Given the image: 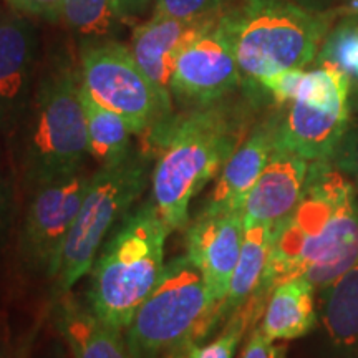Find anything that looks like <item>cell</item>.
I'll use <instances>...</instances> for the list:
<instances>
[{"instance_id": "6da1fadb", "label": "cell", "mask_w": 358, "mask_h": 358, "mask_svg": "<svg viewBox=\"0 0 358 358\" xmlns=\"http://www.w3.org/2000/svg\"><path fill=\"white\" fill-rule=\"evenodd\" d=\"M358 262V189L330 159L310 161L301 203L272 227V248L259 292L306 277L324 289ZM257 292V294H259Z\"/></svg>"}, {"instance_id": "7a4b0ae2", "label": "cell", "mask_w": 358, "mask_h": 358, "mask_svg": "<svg viewBox=\"0 0 358 358\" xmlns=\"http://www.w3.org/2000/svg\"><path fill=\"white\" fill-rule=\"evenodd\" d=\"M150 133L159 148L151 173V201L169 232L185 229L191 201L244 141L248 123L241 111L217 101L173 113Z\"/></svg>"}, {"instance_id": "3957f363", "label": "cell", "mask_w": 358, "mask_h": 358, "mask_svg": "<svg viewBox=\"0 0 358 358\" xmlns=\"http://www.w3.org/2000/svg\"><path fill=\"white\" fill-rule=\"evenodd\" d=\"M88 131L80 71L66 52L40 66L34 98L15 138V171L25 192L83 169Z\"/></svg>"}, {"instance_id": "277c9868", "label": "cell", "mask_w": 358, "mask_h": 358, "mask_svg": "<svg viewBox=\"0 0 358 358\" xmlns=\"http://www.w3.org/2000/svg\"><path fill=\"white\" fill-rule=\"evenodd\" d=\"M244 80L261 85L315 60L329 19L292 0H234L219 17Z\"/></svg>"}, {"instance_id": "5b68a950", "label": "cell", "mask_w": 358, "mask_h": 358, "mask_svg": "<svg viewBox=\"0 0 358 358\" xmlns=\"http://www.w3.org/2000/svg\"><path fill=\"white\" fill-rule=\"evenodd\" d=\"M168 226L153 201L127 214L92 267L90 308L106 324L127 330L164 271Z\"/></svg>"}, {"instance_id": "8992f818", "label": "cell", "mask_w": 358, "mask_h": 358, "mask_svg": "<svg viewBox=\"0 0 358 358\" xmlns=\"http://www.w3.org/2000/svg\"><path fill=\"white\" fill-rule=\"evenodd\" d=\"M219 324V303L185 254L164 266L124 337L131 358H163L174 348L201 343Z\"/></svg>"}, {"instance_id": "52a82bcc", "label": "cell", "mask_w": 358, "mask_h": 358, "mask_svg": "<svg viewBox=\"0 0 358 358\" xmlns=\"http://www.w3.org/2000/svg\"><path fill=\"white\" fill-rule=\"evenodd\" d=\"M150 156L131 151L127 158L100 166L90 178L83 203L62 254L55 292H69L77 282L92 272L101 244L115 224L145 192L150 181Z\"/></svg>"}, {"instance_id": "ba28073f", "label": "cell", "mask_w": 358, "mask_h": 358, "mask_svg": "<svg viewBox=\"0 0 358 358\" xmlns=\"http://www.w3.org/2000/svg\"><path fill=\"white\" fill-rule=\"evenodd\" d=\"M80 85L98 105L120 115L141 134L173 115V98L164 93L134 60L127 45L116 40L82 42Z\"/></svg>"}, {"instance_id": "9c48e42d", "label": "cell", "mask_w": 358, "mask_h": 358, "mask_svg": "<svg viewBox=\"0 0 358 358\" xmlns=\"http://www.w3.org/2000/svg\"><path fill=\"white\" fill-rule=\"evenodd\" d=\"M90 178L80 169L27 192L29 201L15 237L17 262L24 274L55 282Z\"/></svg>"}, {"instance_id": "30bf717a", "label": "cell", "mask_w": 358, "mask_h": 358, "mask_svg": "<svg viewBox=\"0 0 358 358\" xmlns=\"http://www.w3.org/2000/svg\"><path fill=\"white\" fill-rule=\"evenodd\" d=\"M40 37L32 17L0 7V136L15 143L40 73Z\"/></svg>"}, {"instance_id": "8fae6325", "label": "cell", "mask_w": 358, "mask_h": 358, "mask_svg": "<svg viewBox=\"0 0 358 358\" xmlns=\"http://www.w3.org/2000/svg\"><path fill=\"white\" fill-rule=\"evenodd\" d=\"M243 82L236 55L219 29L217 19L178 57L169 92L179 105L199 108L222 101Z\"/></svg>"}, {"instance_id": "7c38bea8", "label": "cell", "mask_w": 358, "mask_h": 358, "mask_svg": "<svg viewBox=\"0 0 358 358\" xmlns=\"http://www.w3.org/2000/svg\"><path fill=\"white\" fill-rule=\"evenodd\" d=\"M243 241V211H201L186 226V256L201 271L219 306L229 290Z\"/></svg>"}, {"instance_id": "4fadbf2b", "label": "cell", "mask_w": 358, "mask_h": 358, "mask_svg": "<svg viewBox=\"0 0 358 358\" xmlns=\"http://www.w3.org/2000/svg\"><path fill=\"white\" fill-rule=\"evenodd\" d=\"M350 100L329 105L290 101L277 115L275 146L303 156L308 161L330 159L350 127Z\"/></svg>"}, {"instance_id": "5bb4252c", "label": "cell", "mask_w": 358, "mask_h": 358, "mask_svg": "<svg viewBox=\"0 0 358 358\" xmlns=\"http://www.w3.org/2000/svg\"><path fill=\"white\" fill-rule=\"evenodd\" d=\"M310 161L275 146L266 168L243 206L244 227L254 224L275 227L301 203Z\"/></svg>"}, {"instance_id": "9a60e30c", "label": "cell", "mask_w": 358, "mask_h": 358, "mask_svg": "<svg viewBox=\"0 0 358 358\" xmlns=\"http://www.w3.org/2000/svg\"><path fill=\"white\" fill-rule=\"evenodd\" d=\"M217 19L219 17H213L199 22H186L171 17L153 15L150 20L134 27L129 50L148 77L164 93L171 95L169 85L178 57L192 40Z\"/></svg>"}, {"instance_id": "2e32d148", "label": "cell", "mask_w": 358, "mask_h": 358, "mask_svg": "<svg viewBox=\"0 0 358 358\" xmlns=\"http://www.w3.org/2000/svg\"><path fill=\"white\" fill-rule=\"evenodd\" d=\"M48 315L71 358H131L123 330L101 320L70 290L57 294Z\"/></svg>"}, {"instance_id": "e0dca14e", "label": "cell", "mask_w": 358, "mask_h": 358, "mask_svg": "<svg viewBox=\"0 0 358 358\" xmlns=\"http://www.w3.org/2000/svg\"><path fill=\"white\" fill-rule=\"evenodd\" d=\"M277 116L256 124L226 161L217 182L201 211H243L249 191L256 185L275 148Z\"/></svg>"}, {"instance_id": "ac0fdd59", "label": "cell", "mask_w": 358, "mask_h": 358, "mask_svg": "<svg viewBox=\"0 0 358 358\" xmlns=\"http://www.w3.org/2000/svg\"><path fill=\"white\" fill-rule=\"evenodd\" d=\"M320 324L332 358H358V262L320 289Z\"/></svg>"}, {"instance_id": "d6986e66", "label": "cell", "mask_w": 358, "mask_h": 358, "mask_svg": "<svg viewBox=\"0 0 358 358\" xmlns=\"http://www.w3.org/2000/svg\"><path fill=\"white\" fill-rule=\"evenodd\" d=\"M315 287L306 277L275 285L268 295L257 327L271 340H295L307 335L317 324Z\"/></svg>"}, {"instance_id": "ffe728a7", "label": "cell", "mask_w": 358, "mask_h": 358, "mask_svg": "<svg viewBox=\"0 0 358 358\" xmlns=\"http://www.w3.org/2000/svg\"><path fill=\"white\" fill-rule=\"evenodd\" d=\"M272 248V227L264 224L244 227L239 261L232 274L226 299L219 306V319L226 322L243 308L262 287Z\"/></svg>"}, {"instance_id": "44dd1931", "label": "cell", "mask_w": 358, "mask_h": 358, "mask_svg": "<svg viewBox=\"0 0 358 358\" xmlns=\"http://www.w3.org/2000/svg\"><path fill=\"white\" fill-rule=\"evenodd\" d=\"M80 98L87 120L88 153L100 166L118 163L131 153L133 129L120 115L98 105L80 85Z\"/></svg>"}, {"instance_id": "7402d4cb", "label": "cell", "mask_w": 358, "mask_h": 358, "mask_svg": "<svg viewBox=\"0 0 358 358\" xmlns=\"http://www.w3.org/2000/svg\"><path fill=\"white\" fill-rule=\"evenodd\" d=\"M60 22L83 42L115 40L129 19L120 10L116 0H65Z\"/></svg>"}, {"instance_id": "603a6c76", "label": "cell", "mask_w": 358, "mask_h": 358, "mask_svg": "<svg viewBox=\"0 0 358 358\" xmlns=\"http://www.w3.org/2000/svg\"><path fill=\"white\" fill-rule=\"evenodd\" d=\"M267 299L254 295L243 308L232 313L226 325L213 342L201 345L196 343L189 348L187 358H234L237 347L243 342L244 335L250 327H256L261 320Z\"/></svg>"}, {"instance_id": "cb8c5ba5", "label": "cell", "mask_w": 358, "mask_h": 358, "mask_svg": "<svg viewBox=\"0 0 358 358\" xmlns=\"http://www.w3.org/2000/svg\"><path fill=\"white\" fill-rule=\"evenodd\" d=\"M315 58L319 66H335L350 80L352 87L358 85V24L335 27L322 42Z\"/></svg>"}, {"instance_id": "d4e9b609", "label": "cell", "mask_w": 358, "mask_h": 358, "mask_svg": "<svg viewBox=\"0 0 358 358\" xmlns=\"http://www.w3.org/2000/svg\"><path fill=\"white\" fill-rule=\"evenodd\" d=\"M19 185L15 166L3 163L2 156H0V259L10 245L17 229Z\"/></svg>"}, {"instance_id": "484cf974", "label": "cell", "mask_w": 358, "mask_h": 358, "mask_svg": "<svg viewBox=\"0 0 358 358\" xmlns=\"http://www.w3.org/2000/svg\"><path fill=\"white\" fill-rule=\"evenodd\" d=\"M234 0H155L153 15L199 22L219 17Z\"/></svg>"}, {"instance_id": "4316f807", "label": "cell", "mask_w": 358, "mask_h": 358, "mask_svg": "<svg viewBox=\"0 0 358 358\" xmlns=\"http://www.w3.org/2000/svg\"><path fill=\"white\" fill-rule=\"evenodd\" d=\"M42 325L43 319L40 317L17 334H12L10 329L3 327L0 330V358H34Z\"/></svg>"}, {"instance_id": "83f0119b", "label": "cell", "mask_w": 358, "mask_h": 358, "mask_svg": "<svg viewBox=\"0 0 358 358\" xmlns=\"http://www.w3.org/2000/svg\"><path fill=\"white\" fill-rule=\"evenodd\" d=\"M330 161L358 189V124L347 128L345 134L330 156Z\"/></svg>"}, {"instance_id": "f1b7e54d", "label": "cell", "mask_w": 358, "mask_h": 358, "mask_svg": "<svg viewBox=\"0 0 358 358\" xmlns=\"http://www.w3.org/2000/svg\"><path fill=\"white\" fill-rule=\"evenodd\" d=\"M239 358H287V347L275 343L256 325L250 332L248 342L241 352Z\"/></svg>"}, {"instance_id": "f546056e", "label": "cell", "mask_w": 358, "mask_h": 358, "mask_svg": "<svg viewBox=\"0 0 358 358\" xmlns=\"http://www.w3.org/2000/svg\"><path fill=\"white\" fill-rule=\"evenodd\" d=\"M13 10L24 13L27 17L58 22L65 0H3Z\"/></svg>"}, {"instance_id": "4dcf8cb0", "label": "cell", "mask_w": 358, "mask_h": 358, "mask_svg": "<svg viewBox=\"0 0 358 358\" xmlns=\"http://www.w3.org/2000/svg\"><path fill=\"white\" fill-rule=\"evenodd\" d=\"M116 3H118L123 15L131 20L134 15H138V13L145 10L148 3H150V0H116Z\"/></svg>"}, {"instance_id": "1f68e13d", "label": "cell", "mask_w": 358, "mask_h": 358, "mask_svg": "<svg viewBox=\"0 0 358 358\" xmlns=\"http://www.w3.org/2000/svg\"><path fill=\"white\" fill-rule=\"evenodd\" d=\"M34 358H35V353H34ZM38 358H71V355L69 348H66V345L64 343V340L55 338L43 348L42 355Z\"/></svg>"}, {"instance_id": "d6a6232c", "label": "cell", "mask_w": 358, "mask_h": 358, "mask_svg": "<svg viewBox=\"0 0 358 358\" xmlns=\"http://www.w3.org/2000/svg\"><path fill=\"white\" fill-rule=\"evenodd\" d=\"M192 345H185V347H179V348H174V350H171L168 353V355H164L163 358H187V355H189V348Z\"/></svg>"}, {"instance_id": "836d02e7", "label": "cell", "mask_w": 358, "mask_h": 358, "mask_svg": "<svg viewBox=\"0 0 358 358\" xmlns=\"http://www.w3.org/2000/svg\"><path fill=\"white\" fill-rule=\"evenodd\" d=\"M292 2L301 3V6L307 7V8H313V7L319 6V3H322V2H327V0H292Z\"/></svg>"}, {"instance_id": "e575fe53", "label": "cell", "mask_w": 358, "mask_h": 358, "mask_svg": "<svg viewBox=\"0 0 358 358\" xmlns=\"http://www.w3.org/2000/svg\"><path fill=\"white\" fill-rule=\"evenodd\" d=\"M353 6H355V10L358 12V0H355V2H353Z\"/></svg>"}]
</instances>
